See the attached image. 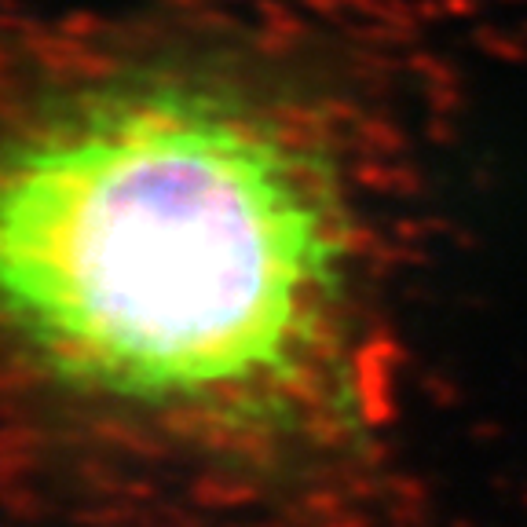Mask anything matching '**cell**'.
<instances>
[{
	"label": "cell",
	"mask_w": 527,
	"mask_h": 527,
	"mask_svg": "<svg viewBox=\"0 0 527 527\" xmlns=\"http://www.w3.org/2000/svg\"><path fill=\"white\" fill-rule=\"evenodd\" d=\"M366 216L297 70L125 33L0 85V366L55 407L242 473L363 443Z\"/></svg>",
	"instance_id": "cell-1"
}]
</instances>
